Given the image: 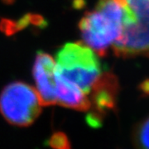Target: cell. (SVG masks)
<instances>
[{
	"label": "cell",
	"mask_w": 149,
	"mask_h": 149,
	"mask_svg": "<svg viewBox=\"0 0 149 149\" xmlns=\"http://www.w3.org/2000/svg\"><path fill=\"white\" fill-rule=\"evenodd\" d=\"M56 63L59 73L86 95L102 74L97 54L84 42L66 43L56 53Z\"/></svg>",
	"instance_id": "6da1fadb"
},
{
	"label": "cell",
	"mask_w": 149,
	"mask_h": 149,
	"mask_svg": "<svg viewBox=\"0 0 149 149\" xmlns=\"http://www.w3.org/2000/svg\"><path fill=\"white\" fill-rule=\"evenodd\" d=\"M42 106L37 91L23 82L11 83L0 94V113L14 126H30L41 114Z\"/></svg>",
	"instance_id": "7a4b0ae2"
},
{
	"label": "cell",
	"mask_w": 149,
	"mask_h": 149,
	"mask_svg": "<svg viewBox=\"0 0 149 149\" xmlns=\"http://www.w3.org/2000/svg\"><path fill=\"white\" fill-rule=\"evenodd\" d=\"M135 16L133 22L124 26L113 43L115 56L123 58L149 56V0H126Z\"/></svg>",
	"instance_id": "3957f363"
},
{
	"label": "cell",
	"mask_w": 149,
	"mask_h": 149,
	"mask_svg": "<svg viewBox=\"0 0 149 149\" xmlns=\"http://www.w3.org/2000/svg\"><path fill=\"white\" fill-rule=\"evenodd\" d=\"M83 42L98 56H104L109 47L119 37L123 27L97 9L87 12L79 22Z\"/></svg>",
	"instance_id": "277c9868"
},
{
	"label": "cell",
	"mask_w": 149,
	"mask_h": 149,
	"mask_svg": "<svg viewBox=\"0 0 149 149\" xmlns=\"http://www.w3.org/2000/svg\"><path fill=\"white\" fill-rule=\"evenodd\" d=\"M118 91L117 77L110 72H102L88 94L91 107L87 123L91 126L96 128L101 125L104 118L116 109Z\"/></svg>",
	"instance_id": "5b68a950"
},
{
	"label": "cell",
	"mask_w": 149,
	"mask_h": 149,
	"mask_svg": "<svg viewBox=\"0 0 149 149\" xmlns=\"http://www.w3.org/2000/svg\"><path fill=\"white\" fill-rule=\"evenodd\" d=\"M56 63L52 56L38 52L32 67V74L42 106L56 104Z\"/></svg>",
	"instance_id": "8992f818"
},
{
	"label": "cell",
	"mask_w": 149,
	"mask_h": 149,
	"mask_svg": "<svg viewBox=\"0 0 149 149\" xmlns=\"http://www.w3.org/2000/svg\"><path fill=\"white\" fill-rule=\"evenodd\" d=\"M56 104L61 106L81 112H88L91 103L88 95L77 85L56 72Z\"/></svg>",
	"instance_id": "52a82bcc"
},
{
	"label": "cell",
	"mask_w": 149,
	"mask_h": 149,
	"mask_svg": "<svg viewBox=\"0 0 149 149\" xmlns=\"http://www.w3.org/2000/svg\"><path fill=\"white\" fill-rule=\"evenodd\" d=\"M132 141L137 148H149V115L137 123L133 131Z\"/></svg>",
	"instance_id": "ba28073f"
},
{
	"label": "cell",
	"mask_w": 149,
	"mask_h": 149,
	"mask_svg": "<svg viewBox=\"0 0 149 149\" xmlns=\"http://www.w3.org/2000/svg\"><path fill=\"white\" fill-rule=\"evenodd\" d=\"M49 145L54 148H69L70 142L68 138L63 133H54L49 140Z\"/></svg>",
	"instance_id": "9c48e42d"
}]
</instances>
